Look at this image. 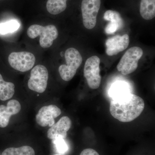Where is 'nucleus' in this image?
<instances>
[{
    "instance_id": "obj_15",
    "label": "nucleus",
    "mask_w": 155,
    "mask_h": 155,
    "mask_svg": "<svg viewBox=\"0 0 155 155\" xmlns=\"http://www.w3.org/2000/svg\"><path fill=\"white\" fill-rule=\"evenodd\" d=\"M14 84L5 81L0 74V100L5 101L10 99L14 96Z\"/></svg>"
},
{
    "instance_id": "obj_11",
    "label": "nucleus",
    "mask_w": 155,
    "mask_h": 155,
    "mask_svg": "<svg viewBox=\"0 0 155 155\" xmlns=\"http://www.w3.org/2000/svg\"><path fill=\"white\" fill-rule=\"evenodd\" d=\"M21 109L20 103L16 100H10L6 106H0V127H7L11 116L18 114Z\"/></svg>"
},
{
    "instance_id": "obj_2",
    "label": "nucleus",
    "mask_w": 155,
    "mask_h": 155,
    "mask_svg": "<svg viewBox=\"0 0 155 155\" xmlns=\"http://www.w3.org/2000/svg\"><path fill=\"white\" fill-rule=\"evenodd\" d=\"M66 64L59 67L61 78L65 81H69L75 76L77 69L82 62V58L79 52L75 48H70L65 52Z\"/></svg>"
},
{
    "instance_id": "obj_21",
    "label": "nucleus",
    "mask_w": 155,
    "mask_h": 155,
    "mask_svg": "<svg viewBox=\"0 0 155 155\" xmlns=\"http://www.w3.org/2000/svg\"><path fill=\"white\" fill-rule=\"evenodd\" d=\"M80 155H100L96 151L91 148L84 150Z\"/></svg>"
},
{
    "instance_id": "obj_4",
    "label": "nucleus",
    "mask_w": 155,
    "mask_h": 155,
    "mask_svg": "<svg viewBox=\"0 0 155 155\" xmlns=\"http://www.w3.org/2000/svg\"><path fill=\"white\" fill-rule=\"evenodd\" d=\"M143 51L138 47L130 48L126 51L117 66V70L123 75H127L136 70Z\"/></svg>"
},
{
    "instance_id": "obj_18",
    "label": "nucleus",
    "mask_w": 155,
    "mask_h": 155,
    "mask_svg": "<svg viewBox=\"0 0 155 155\" xmlns=\"http://www.w3.org/2000/svg\"><path fill=\"white\" fill-rule=\"evenodd\" d=\"M104 18L105 20L110 21V24L116 25L119 29L123 27V20L121 15L117 11L108 10L104 14Z\"/></svg>"
},
{
    "instance_id": "obj_7",
    "label": "nucleus",
    "mask_w": 155,
    "mask_h": 155,
    "mask_svg": "<svg viewBox=\"0 0 155 155\" xmlns=\"http://www.w3.org/2000/svg\"><path fill=\"white\" fill-rule=\"evenodd\" d=\"M101 5V0H82L81 9L83 25L87 29H92L96 25Z\"/></svg>"
},
{
    "instance_id": "obj_14",
    "label": "nucleus",
    "mask_w": 155,
    "mask_h": 155,
    "mask_svg": "<svg viewBox=\"0 0 155 155\" xmlns=\"http://www.w3.org/2000/svg\"><path fill=\"white\" fill-rule=\"evenodd\" d=\"M141 17L145 20H151L155 16V0H141L140 7Z\"/></svg>"
},
{
    "instance_id": "obj_12",
    "label": "nucleus",
    "mask_w": 155,
    "mask_h": 155,
    "mask_svg": "<svg viewBox=\"0 0 155 155\" xmlns=\"http://www.w3.org/2000/svg\"><path fill=\"white\" fill-rule=\"evenodd\" d=\"M72 126V121L68 116H63L56 123H54L48 130L47 136L50 139L53 140L61 136L67 138V132Z\"/></svg>"
},
{
    "instance_id": "obj_17",
    "label": "nucleus",
    "mask_w": 155,
    "mask_h": 155,
    "mask_svg": "<svg viewBox=\"0 0 155 155\" xmlns=\"http://www.w3.org/2000/svg\"><path fill=\"white\" fill-rule=\"evenodd\" d=\"M2 155H35V152L31 147L23 146L18 148L6 149L3 151Z\"/></svg>"
},
{
    "instance_id": "obj_6",
    "label": "nucleus",
    "mask_w": 155,
    "mask_h": 155,
    "mask_svg": "<svg viewBox=\"0 0 155 155\" xmlns=\"http://www.w3.org/2000/svg\"><path fill=\"white\" fill-rule=\"evenodd\" d=\"M48 77V72L46 67L43 65H37L31 72L28 82V88L39 93L44 92L47 87Z\"/></svg>"
},
{
    "instance_id": "obj_22",
    "label": "nucleus",
    "mask_w": 155,
    "mask_h": 155,
    "mask_svg": "<svg viewBox=\"0 0 155 155\" xmlns=\"http://www.w3.org/2000/svg\"></svg>"
},
{
    "instance_id": "obj_9",
    "label": "nucleus",
    "mask_w": 155,
    "mask_h": 155,
    "mask_svg": "<svg viewBox=\"0 0 155 155\" xmlns=\"http://www.w3.org/2000/svg\"><path fill=\"white\" fill-rule=\"evenodd\" d=\"M61 110L54 105L44 106L39 110L36 115L37 123L41 127L49 126L50 127L54 124L55 118L60 116Z\"/></svg>"
},
{
    "instance_id": "obj_10",
    "label": "nucleus",
    "mask_w": 155,
    "mask_h": 155,
    "mask_svg": "<svg viewBox=\"0 0 155 155\" xmlns=\"http://www.w3.org/2000/svg\"><path fill=\"white\" fill-rule=\"evenodd\" d=\"M130 43L129 35L125 34L122 36L116 35L108 38L106 41V52L107 55H116L126 49Z\"/></svg>"
},
{
    "instance_id": "obj_5",
    "label": "nucleus",
    "mask_w": 155,
    "mask_h": 155,
    "mask_svg": "<svg viewBox=\"0 0 155 155\" xmlns=\"http://www.w3.org/2000/svg\"><path fill=\"white\" fill-rule=\"evenodd\" d=\"M100 62L99 58L93 56L87 60L84 65V75L89 87L92 89L98 88L101 81V76L100 75Z\"/></svg>"
},
{
    "instance_id": "obj_1",
    "label": "nucleus",
    "mask_w": 155,
    "mask_h": 155,
    "mask_svg": "<svg viewBox=\"0 0 155 155\" xmlns=\"http://www.w3.org/2000/svg\"><path fill=\"white\" fill-rule=\"evenodd\" d=\"M144 102L142 98L130 93L112 100L110 106L111 115L120 122H131L142 113Z\"/></svg>"
},
{
    "instance_id": "obj_13",
    "label": "nucleus",
    "mask_w": 155,
    "mask_h": 155,
    "mask_svg": "<svg viewBox=\"0 0 155 155\" xmlns=\"http://www.w3.org/2000/svg\"><path fill=\"white\" fill-rule=\"evenodd\" d=\"M131 93L130 88L127 83L123 81H117L111 87L109 91L110 97L112 100L118 98Z\"/></svg>"
},
{
    "instance_id": "obj_3",
    "label": "nucleus",
    "mask_w": 155,
    "mask_h": 155,
    "mask_svg": "<svg viewBox=\"0 0 155 155\" xmlns=\"http://www.w3.org/2000/svg\"><path fill=\"white\" fill-rule=\"evenodd\" d=\"M27 34L28 37L31 39L40 36V45L43 48H48L51 46L54 40L58 36V29L53 25L43 26L34 24L28 27Z\"/></svg>"
},
{
    "instance_id": "obj_8",
    "label": "nucleus",
    "mask_w": 155,
    "mask_h": 155,
    "mask_svg": "<svg viewBox=\"0 0 155 155\" xmlns=\"http://www.w3.org/2000/svg\"><path fill=\"white\" fill-rule=\"evenodd\" d=\"M8 62L13 69L25 72L32 69L35 64V58L33 54L28 52H14L9 55Z\"/></svg>"
},
{
    "instance_id": "obj_16",
    "label": "nucleus",
    "mask_w": 155,
    "mask_h": 155,
    "mask_svg": "<svg viewBox=\"0 0 155 155\" xmlns=\"http://www.w3.org/2000/svg\"><path fill=\"white\" fill-rule=\"evenodd\" d=\"M68 0H48L47 10L50 14L57 15L64 12L67 8Z\"/></svg>"
},
{
    "instance_id": "obj_20",
    "label": "nucleus",
    "mask_w": 155,
    "mask_h": 155,
    "mask_svg": "<svg viewBox=\"0 0 155 155\" xmlns=\"http://www.w3.org/2000/svg\"><path fill=\"white\" fill-rule=\"evenodd\" d=\"M57 152L59 153L64 154L68 150V146L64 139L61 136L58 137L52 140Z\"/></svg>"
},
{
    "instance_id": "obj_19",
    "label": "nucleus",
    "mask_w": 155,
    "mask_h": 155,
    "mask_svg": "<svg viewBox=\"0 0 155 155\" xmlns=\"http://www.w3.org/2000/svg\"><path fill=\"white\" fill-rule=\"evenodd\" d=\"M19 26L20 24L18 21L15 20L0 23V34L4 35L14 32L18 30Z\"/></svg>"
}]
</instances>
